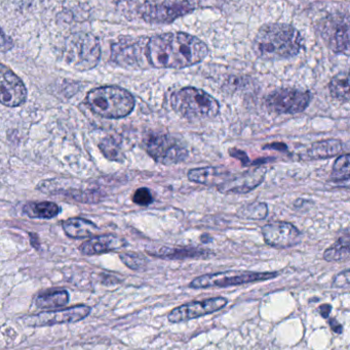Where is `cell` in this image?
<instances>
[{"mask_svg":"<svg viewBox=\"0 0 350 350\" xmlns=\"http://www.w3.org/2000/svg\"><path fill=\"white\" fill-rule=\"evenodd\" d=\"M303 49L299 31L289 24L271 23L259 29L253 43L255 53L266 61L296 57Z\"/></svg>","mask_w":350,"mask_h":350,"instance_id":"2","label":"cell"},{"mask_svg":"<svg viewBox=\"0 0 350 350\" xmlns=\"http://www.w3.org/2000/svg\"><path fill=\"white\" fill-rule=\"evenodd\" d=\"M86 104L99 116L121 119L133 112L135 98L131 92L119 86H102L88 92Z\"/></svg>","mask_w":350,"mask_h":350,"instance_id":"3","label":"cell"},{"mask_svg":"<svg viewBox=\"0 0 350 350\" xmlns=\"http://www.w3.org/2000/svg\"><path fill=\"white\" fill-rule=\"evenodd\" d=\"M90 308L86 306H73L67 310L58 312H41L36 316L27 317L26 324L28 326L40 327L49 325L63 324V323H74L82 320L90 314Z\"/></svg>","mask_w":350,"mask_h":350,"instance_id":"14","label":"cell"},{"mask_svg":"<svg viewBox=\"0 0 350 350\" xmlns=\"http://www.w3.org/2000/svg\"><path fill=\"white\" fill-rule=\"evenodd\" d=\"M121 259L127 267L134 271H140V269H144L147 263L143 256L136 254V253H123L121 254Z\"/></svg>","mask_w":350,"mask_h":350,"instance_id":"29","label":"cell"},{"mask_svg":"<svg viewBox=\"0 0 350 350\" xmlns=\"http://www.w3.org/2000/svg\"><path fill=\"white\" fill-rule=\"evenodd\" d=\"M14 47V41L0 28V51H8Z\"/></svg>","mask_w":350,"mask_h":350,"instance_id":"31","label":"cell"},{"mask_svg":"<svg viewBox=\"0 0 350 350\" xmlns=\"http://www.w3.org/2000/svg\"><path fill=\"white\" fill-rule=\"evenodd\" d=\"M134 203L140 206H148L153 202V196L151 191L146 187H141L135 191L133 196Z\"/></svg>","mask_w":350,"mask_h":350,"instance_id":"30","label":"cell"},{"mask_svg":"<svg viewBox=\"0 0 350 350\" xmlns=\"http://www.w3.org/2000/svg\"><path fill=\"white\" fill-rule=\"evenodd\" d=\"M147 37H123L111 45V59L123 68H143L147 61ZM149 65V64H148Z\"/></svg>","mask_w":350,"mask_h":350,"instance_id":"7","label":"cell"},{"mask_svg":"<svg viewBox=\"0 0 350 350\" xmlns=\"http://www.w3.org/2000/svg\"><path fill=\"white\" fill-rule=\"evenodd\" d=\"M267 170L262 166L248 170L238 176L226 179L221 185H218L217 189L221 193H247L256 189L263 183Z\"/></svg>","mask_w":350,"mask_h":350,"instance_id":"15","label":"cell"},{"mask_svg":"<svg viewBox=\"0 0 350 350\" xmlns=\"http://www.w3.org/2000/svg\"><path fill=\"white\" fill-rule=\"evenodd\" d=\"M267 214H268V207L266 204L260 203V202L247 204L238 211V217L245 218V219H264Z\"/></svg>","mask_w":350,"mask_h":350,"instance_id":"27","label":"cell"},{"mask_svg":"<svg viewBox=\"0 0 350 350\" xmlns=\"http://www.w3.org/2000/svg\"><path fill=\"white\" fill-rule=\"evenodd\" d=\"M146 152L162 165H175L188 157L186 148L176 139L162 133H152L144 139Z\"/></svg>","mask_w":350,"mask_h":350,"instance_id":"6","label":"cell"},{"mask_svg":"<svg viewBox=\"0 0 350 350\" xmlns=\"http://www.w3.org/2000/svg\"><path fill=\"white\" fill-rule=\"evenodd\" d=\"M229 154L232 157L240 160L242 165H248V164H250V160H249L248 156H247V154L245 153L244 151H240V150L238 149H230Z\"/></svg>","mask_w":350,"mask_h":350,"instance_id":"32","label":"cell"},{"mask_svg":"<svg viewBox=\"0 0 350 350\" xmlns=\"http://www.w3.org/2000/svg\"><path fill=\"white\" fill-rule=\"evenodd\" d=\"M350 175V156L349 154L340 156L335 161L331 172V179L335 183H345L349 185Z\"/></svg>","mask_w":350,"mask_h":350,"instance_id":"26","label":"cell"},{"mask_svg":"<svg viewBox=\"0 0 350 350\" xmlns=\"http://www.w3.org/2000/svg\"><path fill=\"white\" fill-rule=\"evenodd\" d=\"M127 246L125 239L115 234H104V236L95 237L88 242L80 246V252L84 255L103 254L118 250Z\"/></svg>","mask_w":350,"mask_h":350,"instance_id":"17","label":"cell"},{"mask_svg":"<svg viewBox=\"0 0 350 350\" xmlns=\"http://www.w3.org/2000/svg\"><path fill=\"white\" fill-rule=\"evenodd\" d=\"M310 103V94L295 88H281L266 98V107L277 114H297L303 112Z\"/></svg>","mask_w":350,"mask_h":350,"instance_id":"10","label":"cell"},{"mask_svg":"<svg viewBox=\"0 0 350 350\" xmlns=\"http://www.w3.org/2000/svg\"><path fill=\"white\" fill-rule=\"evenodd\" d=\"M24 212L31 218H53L61 212L59 206L53 202L28 203L25 205Z\"/></svg>","mask_w":350,"mask_h":350,"instance_id":"22","label":"cell"},{"mask_svg":"<svg viewBox=\"0 0 350 350\" xmlns=\"http://www.w3.org/2000/svg\"><path fill=\"white\" fill-rule=\"evenodd\" d=\"M188 179L192 183H199L203 185H220L222 183L229 178L230 174L225 168L208 167L195 168L189 170Z\"/></svg>","mask_w":350,"mask_h":350,"instance_id":"19","label":"cell"},{"mask_svg":"<svg viewBox=\"0 0 350 350\" xmlns=\"http://www.w3.org/2000/svg\"><path fill=\"white\" fill-rule=\"evenodd\" d=\"M333 285L336 287H347L349 285V271H345V273L337 275Z\"/></svg>","mask_w":350,"mask_h":350,"instance_id":"33","label":"cell"},{"mask_svg":"<svg viewBox=\"0 0 350 350\" xmlns=\"http://www.w3.org/2000/svg\"><path fill=\"white\" fill-rule=\"evenodd\" d=\"M277 273H252V271H224L201 275L191 282L189 287L195 289L212 287H230L275 279Z\"/></svg>","mask_w":350,"mask_h":350,"instance_id":"8","label":"cell"},{"mask_svg":"<svg viewBox=\"0 0 350 350\" xmlns=\"http://www.w3.org/2000/svg\"><path fill=\"white\" fill-rule=\"evenodd\" d=\"M265 243L277 249H287L301 242L302 234L294 224L287 221H271L262 228Z\"/></svg>","mask_w":350,"mask_h":350,"instance_id":"11","label":"cell"},{"mask_svg":"<svg viewBox=\"0 0 350 350\" xmlns=\"http://www.w3.org/2000/svg\"><path fill=\"white\" fill-rule=\"evenodd\" d=\"M228 304V300L224 297L209 298L203 301H193L190 304H183L175 308L168 314V319L171 323L186 322L199 317L213 314L223 308Z\"/></svg>","mask_w":350,"mask_h":350,"instance_id":"13","label":"cell"},{"mask_svg":"<svg viewBox=\"0 0 350 350\" xmlns=\"http://www.w3.org/2000/svg\"><path fill=\"white\" fill-rule=\"evenodd\" d=\"M193 10L188 0H155L144 4L142 18L152 24H170Z\"/></svg>","mask_w":350,"mask_h":350,"instance_id":"9","label":"cell"},{"mask_svg":"<svg viewBox=\"0 0 350 350\" xmlns=\"http://www.w3.org/2000/svg\"><path fill=\"white\" fill-rule=\"evenodd\" d=\"M330 325L331 327H332V330L334 331V332L338 333V334L339 333L342 332V326H341L340 324H338L337 321L334 320V319L331 320Z\"/></svg>","mask_w":350,"mask_h":350,"instance_id":"36","label":"cell"},{"mask_svg":"<svg viewBox=\"0 0 350 350\" xmlns=\"http://www.w3.org/2000/svg\"><path fill=\"white\" fill-rule=\"evenodd\" d=\"M100 149L105 157L113 161H121V155L119 143H117L114 137H106L100 144Z\"/></svg>","mask_w":350,"mask_h":350,"instance_id":"28","label":"cell"},{"mask_svg":"<svg viewBox=\"0 0 350 350\" xmlns=\"http://www.w3.org/2000/svg\"><path fill=\"white\" fill-rule=\"evenodd\" d=\"M63 228L70 238L84 239L96 234L98 228L94 222L82 217L69 218L63 222Z\"/></svg>","mask_w":350,"mask_h":350,"instance_id":"21","label":"cell"},{"mask_svg":"<svg viewBox=\"0 0 350 350\" xmlns=\"http://www.w3.org/2000/svg\"><path fill=\"white\" fill-rule=\"evenodd\" d=\"M63 57L67 65L77 71L94 69L101 59L100 42L90 33H74L66 39Z\"/></svg>","mask_w":350,"mask_h":350,"instance_id":"5","label":"cell"},{"mask_svg":"<svg viewBox=\"0 0 350 350\" xmlns=\"http://www.w3.org/2000/svg\"><path fill=\"white\" fill-rule=\"evenodd\" d=\"M323 37L334 53H345L349 49V21L332 20L327 22Z\"/></svg>","mask_w":350,"mask_h":350,"instance_id":"16","label":"cell"},{"mask_svg":"<svg viewBox=\"0 0 350 350\" xmlns=\"http://www.w3.org/2000/svg\"><path fill=\"white\" fill-rule=\"evenodd\" d=\"M208 45L184 32H168L148 39V64L156 69H184L203 62L209 55Z\"/></svg>","mask_w":350,"mask_h":350,"instance_id":"1","label":"cell"},{"mask_svg":"<svg viewBox=\"0 0 350 350\" xmlns=\"http://www.w3.org/2000/svg\"><path fill=\"white\" fill-rule=\"evenodd\" d=\"M147 253L152 256L164 259L208 258L213 255L210 251L195 247L162 246L147 250Z\"/></svg>","mask_w":350,"mask_h":350,"instance_id":"18","label":"cell"},{"mask_svg":"<svg viewBox=\"0 0 350 350\" xmlns=\"http://www.w3.org/2000/svg\"><path fill=\"white\" fill-rule=\"evenodd\" d=\"M331 96L340 102L349 100V78L347 73H339L331 80L329 84Z\"/></svg>","mask_w":350,"mask_h":350,"instance_id":"24","label":"cell"},{"mask_svg":"<svg viewBox=\"0 0 350 350\" xmlns=\"http://www.w3.org/2000/svg\"><path fill=\"white\" fill-rule=\"evenodd\" d=\"M68 300H69L68 292L55 291L39 295L38 297L36 298L35 304H36V306H38L39 308L47 310V308H55L65 306Z\"/></svg>","mask_w":350,"mask_h":350,"instance_id":"25","label":"cell"},{"mask_svg":"<svg viewBox=\"0 0 350 350\" xmlns=\"http://www.w3.org/2000/svg\"><path fill=\"white\" fill-rule=\"evenodd\" d=\"M264 149H281V151H285L287 150V146L282 143H273V145L265 146Z\"/></svg>","mask_w":350,"mask_h":350,"instance_id":"34","label":"cell"},{"mask_svg":"<svg viewBox=\"0 0 350 350\" xmlns=\"http://www.w3.org/2000/svg\"><path fill=\"white\" fill-rule=\"evenodd\" d=\"M320 312L325 319L328 318L331 312V306L328 304H324V306H321Z\"/></svg>","mask_w":350,"mask_h":350,"instance_id":"35","label":"cell"},{"mask_svg":"<svg viewBox=\"0 0 350 350\" xmlns=\"http://www.w3.org/2000/svg\"><path fill=\"white\" fill-rule=\"evenodd\" d=\"M343 144L339 139H326L312 144L302 158L305 160H322L335 157L342 152Z\"/></svg>","mask_w":350,"mask_h":350,"instance_id":"20","label":"cell"},{"mask_svg":"<svg viewBox=\"0 0 350 350\" xmlns=\"http://www.w3.org/2000/svg\"><path fill=\"white\" fill-rule=\"evenodd\" d=\"M27 98L25 84L12 69L0 64V104L10 108L22 106Z\"/></svg>","mask_w":350,"mask_h":350,"instance_id":"12","label":"cell"},{"mask_svg":"<svg viewBox=\"0 0 350 350\" xmlns=\"http://www.w3.org/2000/svg\"><path fill=\"white\" fill-rule=\"evenodd\" d=\"M171 106L176 114L188 120L213 119L220 113V105L215 98L205 90L190 86L173 94Z\"/></svg>","mask_w":350,"mask_h":350,"instance_id":"4","label":"cell"},{"mask_svg":"<svg viewBox=\"0 0 350 350\" xmlns=\"http://www.w3.org/2000/svg\"><path fill=\"white\" fill-rule=\"evenodd\" d=\"M324 258L330 262L345 261L349 258V234L340 237L335 244L327 249L324 253Z\"/></svg>","mask_w":350,"mask_h":350,"instance_id":"23","label":"cell"}]
</instances>
